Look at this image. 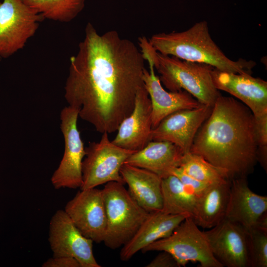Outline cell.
<instances>
[{
	"label": "cell",
	"mask_w": 267,
	"mask_h": 267,
	"mask_svg": "<svg viewBox=\"0 0 267 267\" xmlns=\"http://www.w3.org/2000/svg\"><path fill=\"white\" fill-rule=\"evenodd\" d=\"M43 267H81L75 259L69 257H52L44 262Z\"/></svg>",
	"instance_id": "obj_29"
},
{
	"label": "cell",
	"mask_w": 267,
	"mask_h": 267,
	"mask_svg": "<svg viewBox=\"0 0 267 267\" xmlns=\"http://www.w3.org/2000/svg\"><path fill=\"white\" fill-rule=\"evenodd\" d=\"M230 185V179L211 184L198 196L191 217L198 226L210 229L225 218Z\"/></svg>",
	"instance_id": "obj_21"
},
{
	"label": "cell",
	"mask_w": 267,
	"mask_h": 267,
	"mask_svg": "<svg viewBox=\"0 0 267 267\" xmlns=\"http://www.w3.org/2000/svg\"><path fill=\"white\" fill-rule=\"evenodd\" d=\"M213 82L219 90L226 91L238 98L254 117L267 114V82L249 74H239L214 68Z\"/></svg>",
	"instance_id": "obj_15"
},
{
	"label": "cell",
	"mask_w": 267,
	"mask_h": 267,
	"mask_svg": "<svg viewBox=\"0 0 267 267\" xmlns=\"http://www.w3.org/2000/svg\"><path fill=\"white\" fill-rule=\"evenodd\" d=\"M191 217L186 218L168 236L148 245L141 251H166L180 267L198 262L201 267H223L213 254L204 231Z\"/></svg>",
	"instance_id": "obj_6"
},
{
	"label": "cell",
	"mask_w": 267,
	"mask_h": 267,
	"mask_svg": "<svg viewBox=\"0 0 267 267\" xmlns=\"http://www.w3.org/2000/svg\"><path fill=\"white\" fill-rule=\"evenodd\" d=\"M142 53L115 30L100 34L88 22L77 53L70 58L64 97L79 117L102 134L116 131L132 112L143 85Z\"/></svg>",
	"instance_id": "obj_1"
},
{
	"label": "cell",
	"mask_w": 267,
	"mask_h": 267,
	"mask_svg": "<svg viewBox=\"0 0 267 267\" xmlns=\"http://www.w3.org/2000/svg\"><path fill=\"white\" fill-rule=\"evenodd\" d=\"M44 20L22 0L0 1V58L22 49Z\"/></svg>",
	"instance_id": "obj_8"
},
{
	"label": "cell",
	"mask_w": 267,
	"mask_h": 267,
	"mask_svg": "<svg viewBox=\"0 0 267 267\" xmlns=\"http://www.w3.org/2000/svg\"><path fill=\"white\" fill-rule=\"evenodd\" d=\"M64 210L85 237L97 243L103 241L107 220L101 190L81 189Z\"/></svg>",
	"instance_id": "obj_12"
},
{
	"label": "cell",
	"mask_w": 267,
	"mask_h": 267,
	"mask_svg": "<svg viewBox=\"0 0 267 267\" xmlns=\"http://www.w3.org/2000/svg\"><path fill=\"white\" fill-rule=\"evenodd\" d=\"M246 178L239 177L231 179L229 198L224 219L236 222L249 230L267 211V196L252 191Z\"/></svg>",
	"instance_id": "obj_17"
},
{
	"label": "cell",
	"mask_w": 267,
	"mask_h": 267,
	"mask_svg": "<svg viewBox=\"0 0 267 267\" xmlns=\"http://www.w3.org/2000/svg\"><path fill=\"white\" fill-rule=\"evenodd\" d=\"M171 175L177 177L184 185L198 196L210 185L199 181L189 176L183 172L179 167L175 168Z\"/></svg>",
	"instance_id": "obj_27"
},
{
	"label": "cell",
	"mask_w": 267,
	"mask_h": 267,
	"mask_svg": "<svg viewBox=\"0 0 267 267\" xmlns=\"http://www.w3.org/2000/svg\"><path fill=\"white\" fill-rule=\"evenodd\" d=\"M216 259L227 267H251L247 230L240 224L224 219L204 231Z\"/></svg>",
	"instance_id": "obj_11"
},
{
	"label": "cell",
	"mask_w": 267,
	"mask_h": 267,
	"mask_svg": "<svg viewBox=\"0 0 267 267\" xmlns=\"http://www.w3.org/2000/svg\"><path fill=\"white\" fill-rule=\"evenodd\" d=\"M183 155L172 142L151 140L143 149L132 154L125 163L150 171L162 178L180 166Z\"/></svg>",
	"instance_id": "obj_20"
},
{
	"label": "cell",
	"mask_w": 267,
	"mask_h": 267,
	"mask_svg": "<svg viewBox=\"0 0 267 267\" xmlns=\"http://www.w3.org/2000/svg\"><path fill=\"white\" fill-rule=\"evenodd\" d=\"M179 167L186 175L208 184L230 179L225 170L212 164L201 156L191 152L183 155Z\"/></svg>",
	"instance_id": "obj_24"
},
{
	"label": "cell",
	"mask_w": 267,
	"mask_h": 267,
	"mask_svg": "<svg viewBox=\"0 0 267 267\" xmlns=\"http://www.w3.org/2000/svg\"><path fill=\"white\" fill-rule=\"evenodd\" d=\"M148 40L160 53L207 64L221 71L251 74L256 65L252 60L228 58L212 40L206 21L196 22L184 31L154 34Z\"/></svg>",
	"instance_id": "obj_3"
},
{
	"label": "cell",
	"mask_w": 267,
	"mask_h": 267,
	"mask_svg": "<svg viewBox=\"0 0 267 267\" xmlns=\"http://www.w3.org/2000/svg\"><path fill=\"white\" fill-rule=\"evenodd\" d=\"M147 61L153 65L161 83L170 91L185 90L200 104L212 107L221 95L213 82L212 66L157 51Z\"/></svg>",
	"instance_id": "obj_4"
},
{
	"label": "cell",
	"mask_w": 267,
	"mask_h": 267,
	"mask_svg": "<svg viewBox=\"0 0 267 267\" xmlns=\"http://www.w3.org/2000/svg\"><path fill=\"white\" fill-rule=\"evenodd\" d=\"M257 141V162L267 170V114L254 117Z\"/></svg>",
	"instance_id": "obj_26"
},
{
	"label": "cell",
	"mask_w": 267,
	"mask_h": 267,
	"mask_svg": "<svg viewBox=\"0 0 267 267\" xmlns=\"http://www.w3.org/2000/svg\"><path fill=\"white\" fill-rule=\"evenodd\" d=\"M146 267H180L175 258L166 251H160Z\"/></svg>",
	"instance_id": "obj_28"
},
{
	"label": "cell",
	"mask_w": 267,
	"mask_h": 267,
	"mask_svg": "<svg viewBox=\"0 0 267 267\" xmlns=\"http://www.w3.org/2000/svg\"><path fill=\"white\" fill-rule=\"evenodd\" d=\"M44 19L67 23L83 10L86 0H22Z\"/></svg>",
	"instance_id": "obj_23"
},
{
	"label": "cell",
	"mask_w": 267,
	"mask_h": 267,
	"mask_svg": "<svg viewBox=\"0 0 267 267\" xmlns=\"http://www.w3.org/2000/svg\"><path fill=\"white\" fill-rule=\"evenodd\" d=\"M212 108L200 104L195 108L179 110L169 115L152 130L151 140L169 141L178 146L184 154L189 152L198 130Z\"/></svg>",
	"instance_id": "obj_13"
},
{
	"label": "cell",
	"mask_w": 267,
	"mask_h": 267,
	"mask_svg": "<svg viewBox=\"0 0 267 267\" xmlns=\"http://www.w3.org/2000/svg\"><path fill=\"white\" fill-rule=\"evenodd\" d=\"M163 207L161 211L173 215L184 214L192 217L198 196L174 175L162 178Z\"/></svg>",
	"instance_id": "obj_22"
},
{
	"label": "cell",
	"mask_w": 267,
	"mask_h": 267,
	"mask_svg": "<svg viewBox=\"0 0 267 267\" xmlns=\"http://www.w3.org/2000/svg\"><path fill=\"white\" fill-rule=\"evenodd\" d=\"M257 147L251 111L233 97L221 95L198 130L189 152L225 170L232 179L253 172Z\"/></svg>",
	"instance_id": "obj_2"
},
{
	"label": "cell",
	"mask_w": 267,
	"mask_h": 267,
	"mask_svg": "<svg viewBox=\"0 0 267 267\" xmlns=\"http://www.w3.org/2000/svg\"><path fill=\"white\" fill-rule=\"evenodd\" d=\"M152 107L144 84L137 90L134 108L120 124L112 142L123 148L137 151L151 141Z\"/></svg>",
	"instance_id": "obj_14"
},
{
	"label": "cell",
	"mask_w": 267,
	"mask_h": 267,
	"mask_svg": "<svg viewBox=\"0 0 267 267\" xmlns=\"http://www.w3.org/2000/svg\"><path fill=\"white\" fill-rule=\"evenodd\" d=\"M79 109L65 107L60 113V128L64 149L62 158L53 173L51 182L55 189L80 188L82 184V163L86 148L78 129Z\"/></svg>",
	"instance_id": "obj_9"
},
{
	"label": "cell",
	"mask_w": 267,
	"mask_h": 267,
	"mask_svg": "<svg viewBox=\"0 0 267 267\" xmlns=\"http://www.w3.org/2000/svg\"><path fill=\"white\" fill-rule=\"evenodd\" d=\"M135 152L115 145L109 140L107 133H102L98 142H89L86 148L80 189L95 188L111 181L124 184L120 170L127 159Z\"/></svg>",
	"instance_id": "obj_7"
},
{
	"label": "cell",
	"mask_w": 267,
	"mask_h": 267,
	"mask_svg": "<svg viewBox=\"0 0 267 267\" xmlns=\"http://www.w3.org/2000/svg\"><path fill=\"white\" fill-rule=\"evenodd\" d=\"M120 174L128 191L147 212L161 211L163 207L162 178L147 170L124 163Z\"/></svg>",
	"instance_id": "obj_19"
},
{
	"label": "cell",
	"mask_w": 267,
	"mask_h": 267,
	"mask_svg": "<svg viewBox=\"0 0 267 267\" xmlns=\"http://www.w3.org/2000/svg\"><path fill=\"white\" fill-rule=\"evenodd\" d=\"M247 230L251 267H267V216L263 215Z\"/></svg>",
	"instance_id": "obj_25"
},
{
	"label": "cell",
	"mask_w": 267,
	"mask_h": 267,
	"mask_svg": "<svg viewBox=\"0 0 267 267\" xmlns=\"http://www.w3.org/2000/svg\"><path fill=\"white\" fill-rule=\"evenodd\" d=\"M148 64L149 71L144 69L143 81L151 100L152 129L169 115L179 110L195 108L201 104L185 90H165L155 74L153 65Z\"/></svg>",
	"instance_id": "obj_16"
},
{
	"label": "cell",
	"mask_w": 267,
	"mask_h": 267,
	"mask_svg": "<svg viewBox=\"0 0 267 267\" xmlns=\"http://www.w3.org/2000/svg\"><path fill=\"white\" fill-rule=\"evenodd\" d=\"M1 60V58H0V61Z\"/></svg>",
	"instance_id": "obj_30"
},
{
	"label": "cell",
	"mask_w": 267,
	"mask_h": 267,
	"mask_svg": "<svg viewBox=\"0 0 267 267\" xmlns=\"http://www.w3.org/2000/svg\"><path fill=\"white\" fill-rule=\"evenodd\" d=\"M187 215L150 212L133 237L122 247L120 259L127 261L136 253L159 239L170 235L187 217Z\"/></svg>",
	"instance_id": "obj_18"
},
{
	"label": "cell",
	"mask_w": 267,
	"mask_h": 267,
	"mask_svg": "<svg viewBox=\"0 0 267 267\" xmlns=\"http://www.w3.org/2000/svg\"><path fill=\"white\" fill-rule=\"evenodd\" d=\"M101 191L107 220L103 242L115 250L133 237L149 213L137 204L121 183L109 182Z\"/></svg>",
	"instance_id": "obj_5"
},
{
	"label": "cell",
	"mask_w": 267,
	"mask_h": 267,
	"mask_svg": "<svg viewBox=\"0 0 267 267\" xmlns=\"http://www.w3.org/2000/svg\"><path fill=\"white\" fill-rule=\"evenodd\" d=\"M48 241L53 257L73 258L81 267H101L93 255V241L80 232L64 210H57L50 220Z\"/></svg>",
	"instance_id": "obj_10"
}]
</instances>
